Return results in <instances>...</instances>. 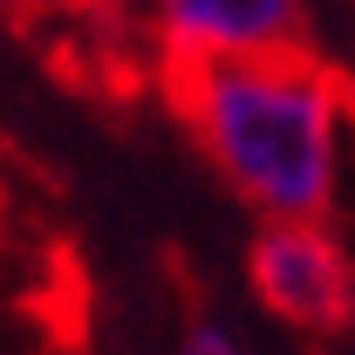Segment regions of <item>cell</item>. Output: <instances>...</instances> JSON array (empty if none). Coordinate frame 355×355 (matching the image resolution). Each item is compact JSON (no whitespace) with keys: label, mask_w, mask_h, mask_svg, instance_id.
<instances>
[{"label":"cell","mask_w":355,"mask_h":355,"mask_svg":"<svg viewBox=\"0 0 355 355\" xmlns=\"http://www.w3.org/2000/svg\"><path fill=\"white\" fill-rule=\"evenodd\" d=\"M171 116L191 144L273 219H321L335 198V123L349 116V76L308 42L212 48L164 35L150 55Z\"/></svg>","instance_id":"1"},{"label":"cell","mask_w":355,"mask_h":355,"mask_svg":"<svg viewBox=\"0 0 355 355\" xmlns=\"http://www.w3.org/2000/svg\"><path fill=\"white\" fill-rule=\"evenodd\" d=\"M253 294L314 342L355 328V260L321 232V219H273L253 239Z\"/></svg>","instance_id":"2"},{"label":"cell","mask_w":355,"mask_h":355,"mask_svg":"<svg viewBox=\"0 0 355 355\" xmlns=\"http://www.w3.org/2000/svg\"><path fill=\"white\" fill-rule=\"evenodd\" d=\"M164 35L212 48H294L308 42V7L301 0H157Z\"/></svg>","instance_id":"3"},{"label":"cell","mask_w":355,"mask_h":355,"mask_svg":"<svg viewBox=\"0 0 355 355\" xmlns=\"http://www.w3.org/2000/svg\"><path fill=\"white\" fill-rule=\"evenodd\" d=\"M184 355H232V349H225V335L205 321V314H191V328H184Z\"/></svg>","instance_id":"4"}]
</instances>
